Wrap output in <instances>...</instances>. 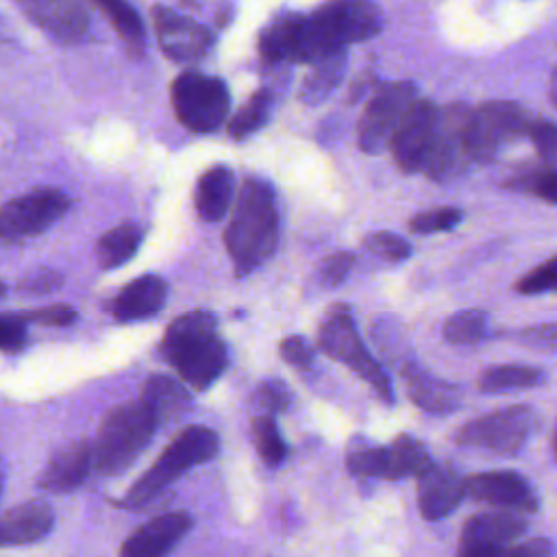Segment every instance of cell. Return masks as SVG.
Segmentation results:
<instances>
[{"label":"cell","mask_w":557,"mask_h":557,"mask_svg":"<svg viewBox=\"0 0 557 557\" xmlns=\"http://www.w3.org/2000/svg\"><path fill=\"white\" fill-rule=\"evenodd\" d=\"M278 233L281 220L272 185L248 176L239 187L233 218L224 231V246L239 276L257 270L274 255Z\"/></svg>","instance_id":"6da1fadb"},{"label":"cell","mask_w":557,"mask_h":557,"mask_svg":"<svg viewBox=\"0 0 557 557\" xmlns=\"http://www.w3.org/2000/svg\"><path fill=\"white\" fill-rule=\"evenodd\" d=\"M159 350L183 383L200 392L211 387L228 366L226 344L209 311H189L170 322Z\"/></svg>","instance_id":"7a4b0ae2"},{"label":"cell","mask_w":557,"mask_h":557,"mask_svg":"<svg viewBox=\"0 0 557 557\" xmlns=\"http://www.w3.org/2000/svg\"><path fill=\"white\" fill-rule=\"evenodd\" d=\"M381 26L383 15L374 0H329L302 17L296 61L318 63L335 57L348 44L379 35Z\"/></svg>","instance_id":"3957f363"},{"label":"cell","mask_w":557,"mask_h":557,"mask_svg":"<svg viewBox=\"0 0 557 557\" xmlns=\"http://www.w3.org/2000/svg\"><path fill=\"white\" fill-rule=\"evenodd\" d=\"M220 450V437L213 429L202 424L185 426L159 455V459L128 487L120 500L126 509H144L154 500L172 481L187 470L211 461Z\"/></svg>","instance_id":"277c9868"},{"label":"cell","mask_w":557,"mask_h":557,"mask_svg":"<svg viewBox=\"0 0 557 557\" xmlns=\"http://www.w3.org/2000/svg\"><path fill=\"white\" fill-rule=\"evenodd\" d=\"M159 429L154 416L141 400H131L111 407L94 444V468L104 476L122 474L150 444Z\"/></svg>","instance_id":"5b68a950"},{"label":"cell","mask_w":557,"mask_h":557,"mask_svg":"<svg viewBox=\"0 0 557 557\" xmlns=\"http://www.w3.org/2000/svg\"><path fill=\"white\" fill-rule=\"evenodd\" d=\"M318 346L324 355L346 363L355 374H359L383 403H394L392 381L383 366L370 355V350L361 342L352 313L346 305H335L326 311L324 320L320 322Z\"/></svg>","instance_id":"8992f818"},{"label":"cell","mask_w":557,"mask_h":557,"mask_svg":"<svg viewBox=\"0 0 557 557\" xmlns=\"http://www.w3.org/2000/svg\"><path fill=\"white\" fill-rule=\"evenodd\" d=\"M537 426L540 416L533 407L513 405L466 422L455 433V442L459 446L487 450L492 455H518Z\"/></svg>","instance_id":"52a82bcc"},{"label":"cell","mask_w":557,"mask_h":557,"mask_svg":"<svg viewBox=\"0 0 557 557\" xmlns=\"http://www.w3.org/2000/svg\"><path fill=\"white\" fill-rule=\"evenodd\" d=\"M172 109L176 120L194 133L218 131L228 115L231 98L222 78L202 72H183L172 83Z\"/></svg>","instance_id":"ba28073f"},{"label":"cell","mask_w":557,"mask_h":557,"mask_svg":"<svg viewBox=\"0 0 557 557\" xmlns=\"http://www.w3.org/2000/svg\"><path fill=\"white\" fill-rule=\"evenodd\" d=\"M70 205V196L54 187H39L9 200L0 207V248L48 231L67 213Z\"/></svg>","instance_id":"9c48e42d"},{"label":"cell","mask_w":557,"mask_h":557,"mask_svg":"<svg viewBox=\"0 0 557 557\" xmlns=\"http://www.w3.org/2000/svg\"><path fill=\"white\" fill-rule=\"evenodd\" d=\"M470 115L472 111L463 102H453L442 109L437 107L433 141L422 168V172H426L433 181L457 178L472 161Z\"/></svg>","instance_id":"30bf717a"},{"label":"cell","mask_w":557,"mask_h":557,"mask_svg":"<svg viewBox=\"0 0 557 557\" xmlns=\"http://www.w3.org/2000/svg\"><path fill=\"white\" fill-rule=\"evenodd\" d=\"M533 117L527 109L507 100L483 102L470 115V154L472 161L490 163L498 152L524 135H529Z\"/></svg>","instance_id":"8fae6325"},{"label":"cell","mask_w":557,"mask_h":557,"mask_svg":"<svg viewBox=\"0 0 557 557\" xmlns=\"http://www.w3.org/2000/svg\"><path fill=\"white\" fill-rule=\"evenodd\" d=\"M418 100V89L409 81L383 85L366 104L359 120V146L368 154H379L392 146L405 115Z\"/></svg>","instance_id":"7c38bea8"},{"label":"cell","mask_w":557,"mask_h":557,"mask_svg":"<svg viewBox=\"0 0 557 557\" xmlns=\"http://www.w3.org/2000/svg\"><path fill=\"white\" fill-rule=\"evenodd\" d=\"M466 496L505 511L533 513L540 509V496L533 483L513 470H490L463 479Z\"/></svg>","instance_id":"4fadbf2b"},{"label":"cell","mask_w":557,"mask_h":557,"mask_svg":"<svg viewBox=\"0 0 557 557\" xmlns=\"http://www.w3.org/2000/svg\"><path fill=\"white\" fill-rule=\"evenodd\" d=\"M157 44L165 57L178 63L198 61L213 48V33L200 22L168 7L152 9Z\"/></svg>","instance_id":"5bb4252c"},{"label":"cell","mask_w":557,"mask_h":557,"mask_svg":"<svg viewBox=\"0 0 557 557\" xmlns=\"http://www.w3.org/2000/svg\"><path fill=\"white\" fill-rule=\"evenodd\" d=\"M24 15L59 44H78L89 30L85 0H15Z\"/></svg>","instance_id":"9a60e30c"},{"label":"cell","mask_w":557,"mask_h":557,"mask_svg":"<svg viewBox=\"0 0 557 557\" xmlns=\"http://www.w3.org/2000/svg\"><path fill=\"white\" fill-rule=\"evenodd\" d=\"M527 520L516 511H487L468 518L461 529L457 557H479L498 546L518 542L527 533Z\"/></svg>","instance_id":"2e32d148"},{"label":"cell","mask_w":557,"mask_h":557,"mask_svg":"<svg viewBox=\"0 0 557 557\" xmlns=\"http://www.w3.org/2000/svg\"><path fill=\"white\" fill-rule=\"evenodd\" d=\"M437 120V107L429 100L418 98L416 104L405 115L400 128L392 139V152L403 172H422Z\"/></svg>","instance_id":"e0dca14e"},{"label":"cell","mask_w":557,"mask_h":557,"mask_svg":"<svg viewBox=\"0 0 557 557\" xmlns=\"http://www.w3.org/2000/svg\"><path fill=\"white\" fill-rule=\"evenodd\" d=\"M194 527L187 511H168L137 527L122 544L120 557H168Z\"/></svg>","instance_id":"ac0fdd59"},{"label":"cell","mask_w":557,"mask_h":557,"mask_svg":"<svg viewBox=\"0 0 557 557\" xmlns=\"http://www.w3.org/2000/svg\"><path fill=\"white\" fill-rule=\"evenodd\" d=\"M463 496V476L448 463L431 461L418 474V507L422 518L431 522L450 516Z\"/></svg>","instance_id":"d6986e66"},{"label":"cell","mask_w":557,"mask_h":557,"mask_svg":"<svg viewBox=\"0 0 557 557\" xmlns=\"http://www.w3.org/2000/svg\"><path fill=\"white\" fill-rule=\"evenodd\" d=\"M94 468V444L89 440H72L57 448L46 461L37 485L41 490L65 494L83 485Z\"/></svg>","instance_id":"ffe728a7"},{"label":"cell","mask_w":557,"mask_h":557,"mask_svg":"<svg viewBox=\"0 0 557 557\" xmlns=\"http://www.w3.org/2000/svg\"><path fill=\"white\" fill-rule=\"evenodd\" d=\"M54 529V509L41 500H26L0 513V548L41 542Z\"/></svg>","instance_id":"44dd1931"},{"label":"cell","mask_w":557,"mask_h":557,"mask_svg":"<svg viewBox=\"0 0 557 557\" xmlns=\"http://www.w3.org/2000/svg\"><path fill=\"white\" fill-rule=\"evenodd\" d=\"M168 298V283L157 274H144L122 287L109 302V313L117 322H137L157 315Z\"/></svg>","instance_id":"7402d4cb"},{"label":"cell","mask_w":557,"mask_h":557,"mask_svg":"<svg viewBox=\"0 0 557 557\" xmlns=\"http://www.w3.org/2000/svg\"><path fill=\"white\" fill-rule=\"evenodd\" d=\"M398 372H400V376L405 381L409 398L422 411H429V413H450V411L461 407L459 389L453 383H448V381L435 376L433 372L424 370L420 363L409 361Z\"/></svg>","instance_id":"603a6c76"},{"label":"cell","mask_w":557,"mask_h":557,"mask_svg":"<svg viewBox=\"0 0 557 557\" xmlns=\"http://www.w3.org/2000/svg\"><path fill=\"white\" fill-rule=\"evenodd\" d=\"M431 463L426 446L407 433H400L394 442L379 446L376 474L374 479L398 481L407 476H418Z\"/></svg>","instance_id":"cb8c5ba5"},{"label":"cell","mask_w":557,"mask_h":557,"mask_svg":"<svg viewBox=\"0 0 557 557\" xmlns=\"http://www.w3.org/2000/svg\"><path fill=\"white\" fill-rule=\"evenodd\" d=\"M139 400L150 409L159 426L176 422L191 407V398L185 385L165 374L148 376L141 387Z\"/></svg>","instance_id":"d4e9b609"},{"label":"cell","mask_w":557,"mask_h":557,"mask_svg":"<svg viewBox=\"0 0 557 557\" xmlns=\"http://www.w3.org/2000/svg\"><path fill=\"white\" fill-rule=\"evenodd\" d=\"M233 170L226 165H213L198 178L194 207L200 220L218 222L226 215L233 200Z\"/></svg>","instance_id":"484cf974"},{"label":"cell","mask_w":557,"mask_h":557,"mask_svg":"<svg viewBox=\"0 0 557 557\" xmlns=\"http://www.w3.org/2000/svg\"><path fill=\"white\" fill-rule=\"evenodd\" d=\"M302 17L305 15L296 11H281L263 26V30L259 33V54L263 61H296V46Z\"/></svg>","instance_id":"4316f807"},{"label":"cell","mask_w":557,"mask_h":557,"mask_svg":"<svg viewBox=\"0 0 557 557\" xmlns=\"http://www.w3.org/2000/svg\"><path fill=\"white\" fill-rule=\"evenodd\" d=\"M94 7L109 20L115 35L122 39L131 57H141L146 48V28L128 0H91Z\"/></svg>","instance_id":"83f0119b"},{"label":"cell","mask_w":557,"mask_h":557,"mask_svg":"<svg viewBox=\"0 0 557 557\" xmlns=\"http://www.w3.org/2000/svg\"><path fill=\"white\" fill-rule=\"evenodd\" d=\"M141 239H144V231L133 222L109 228L96 242L98 265L102 270H113L124 265L128 259L135 257Z\"/></svg>","instance_id":"f1b7e54d"},{"label":"cell","mask_w":557,"mask_h":557,"mask_svg":"<svg viewBox=\"0 0 557 557\" xmlns=\"http://www.w3.org/2000/svg\"><path fill=\"white\" fill-rule=\"evenodd\" d=\"M544 381H546V372L540 368L505 363V366L487 368L479 376V389L483 394H505V392L537 387Z\"/></svg>","instance_id":"f546056e"},{"label":"cell","mask_w":557,"mask_h":557,"mask_svg":"<svg viewBox=\"0 0 557 557\" xmlns=\"http://www.w3.org/2000/svg\"><path fill=\"white\" fill-rule=\"evenodd\" d=\"M346 70V54L339 52L335 57H329L324 61L313 63V70L302 83L300 100L307 104H318L329 98V94L339 85Z\"/></svg>","instance_id":"4dcf8cb0"},{"label":"cell","mask_w":557,"mask_h":557,"mask_svg":"<svg viewBox=\"0 0 557 557\" xmlns=\"http://www.w3.org/2000/svg\"><path fill=\"white\" fill-rule=\"evenodd\" d=\"M252 442H255V448L261 457V461L268 466V468H278L285 459H287V444L276 426V420L274 416H257L252 418Z\"/></svg>","instance_id":"1f68e13d"},{"label":"cell","mask_w":557,"mask_h":557,"mask_svg":"<svg viewBox=\"0 0 557 557\" xmlns=\"http://www.w3.org/2000/svg\"><path fill=\"white\" fill-rule=\"evenodd\" d=\"M270 104H272L270 91H265V89L255 91V94L237 109V113L228 120V135L235 137V139H244V137L257 133V131L268 122Z\"/></svg>","instance_id":"d6a6232c"},{"label":"cell","mask_w":557,"mask_h":557,"mask_svg":"<svg viewBox=\"0 0 557 557\" xmlns=\"http://www.w3.org/2000/svg\"><path fill=\"white\" fill-rule=\"evenodd\" d=\"M487 331V315L481 309H468L450 315L444 324V339L455 346H470L483 339Z\"/></svg>","instance_id":"836d02e7"},{"label":"cell","mask_w":557,"mask_h":557,"mask_svg":"<svg viewBox=\"0 0 557 557\" xmlns=\"http://www.w3.org/2000/svg\"><path fill=\"white\" fill-rule=\"evenodd\" d=\"M507 185L511 189L542 198L544 202L557 205V168H553V165L522 170Z\"/></svg>","instance_id":"e575fe53"},{"label":"cell","mask_w":557,"mask_h":557,"mask_svg":"<svg viewBox=\"0 0 557 557\" xmlns=\"http://www.w3.org/2000/svg\"><path fill=\"white\" fill-rule=\"evenodd\" d=\"M379 446L366 435L357 433L348 440L346 444V468L361 479H374L376 474V457H379Z\"/></svg>","instance_id":"d590c367"},{"label":"cell","mask_w":557,"mask_h":557,"mask_svg":"<svg viewBox=\"0 0 557 557\" xmlns=\"http://www.w3.org/2000/svg\"><path fill=\"white\" fill-rule=\"evenodd\" d=\"M459 222H461V211L457 207H435V209L416 213L409 222V228L418 235H429V233L450 231Z\"/></svg>","instance_id":"8d00e7d4"},{"label":"cell","mask_w":557,"mask_h":557,"mask_svg":"<svg viewBox=\"0 0 557 557\" xmlns=\"http://www.w3.org/2000/svg\"><path fill=\"white\" fill-rule=\"evenodd\" d=\"M292 400H294V394L287 387V383H283L281 379H265L255 389V405L265 416L283 413L292 405Z\"/></svg>","instance_id":"74e56055"},{"label":"cell","mask_w":557,"mask_h":557,"mask_svg":"<svg viewBox=\"0 0 557 557\" xmlns=\"http://www.w3.org/2000/svg\"><path fill=\"white\" fill-rule=\"evenodd\" d=\"M366 248L381 257L383 261H389V263H398V261H405L409 255H411V246L409 242H405L400 235L392 233V231H376V233H370L366 239H363Z\"/></svg>","instance_id":"f35d334b"},{"label":"cell","mask_w":557,"mask_h":557,"mask_svg":"<svg viewBox=\"0 0 557 557\" xmlns=\"http://www.w3.org/2000/svg\"><path fill=\"white\" fill-rule=\"evenodd\" d=\"M516 289L524 296H535V294H546V292H557V255L544 261L542 265L533 268L527 272L518 283Z\"/></svg>","instance_id":"ab89813d"},{"label":"cell","mask_w":557,"mask_h":557,"mask_svg":"<svg viewBox=\"0 0 557 557\" xmlns=\"http://www.w3.org/2000/svg\"><path fill=\"white\" fill-rule=\"evenodd\" d=\"M479 557H555V544L548 537L518 540L505 546H498Z\"/></svg>","instance_id":"60d3db41"},{"label":"cell","mask_w":557,"mask_h":557,"mask_svg":"<svg viewBox=\"0 0 557 557\" xmlns=\"http://www.w3.org/2000/svg\"><path fill=\"white\" fill-rule=\"evenodd\" d=\"M63 281L65 276L59 270L41 268L22 276V281L17 283V292L24 296H44V294L57 292L63 285Z\"/></svg>","instance_id":"b9f144b4"},{"label":"cell","mask_w":557,"mask_h":557,"mask_svg":"<svg viewBox=\"0 0 557 557\" xmlns=\"http://www.w3.org/2000/svg\"><path fill=\"white\" fill-rule=\"evenodd\" d=\"M529 137L533 139L540 157L546 165L557 168V124L548 120H533Z\"/></svg>","instance_id":"7bdbcfd3"},{"label":"cell","mask_w":557,"mask_h":557,"mask_svg":"<svg viewBox=\"0 0 557 557\" xmlns=\"http://www.w3.org/2000/svg\"><path fill=\"white\" fill-rule=\"evenodd\" d=\"M26 324H39V326H70L76 320V309L70 305H50L35 311L20 313Z\"/></svg>","instance_id":"ee69618b"},{"label":"cell","mask_w":557,"mask_h":557,"mask_svg":"<svg viewBox=\"0 0 557 557\" xmlns=\"http://www.w3.org/2000/svg\"><path fill=\"white\" fill-rule=\"evenodd\" d=\"M26 322L20 313H0V350L17 352L26 344Z\"/></svg>","instance_id":"f6af8a7d"},{"label":"cell","mask_w":557,"mask_h":557,"mask_svg":"<svg viewBox=\"0 0 557 557\" xmlns=\"http://www.w3.org/2000/svg\"><path fill=\"white\" fill-rule=\"evenodd\" d=\"M278 352H281V359L287 361L289 366L298 368V370H305V368H311L313 359H315V350L313 346L302 337V335H289L281 342L278 346Z\"/></svg>","instance_id":"bcb514c9"},{"label":"cell","mask_w":557,"mask_h":557,"mask_svg":"<svg viewBox=\"0 0 557 557\" xmlns=\"http://www.w3.org/2000/svg\"><path fill=\"white\" fill-rule=\"evenodd\" d=\"M352 263H355V255L352 252H346V250L333 252L331 257H326L320 263V270H318L320 283H324L326 287H335V285L344 283V278L348 276Z\"/></svg>","instance_id":"7dc6e473"},{"label":"cell","mask_w":557,"mask_h":557,"mask_svg":"<svg viewBox=\"0 0 557 557\" xmlns=\"http://www.w3.org/2000/svg\"><path fill=\"white\" fill-rule=\"evenodd\" d=\"M518 342L529 348H535V350L557 352V322H546V324H535V326L522 329L518 333Z\"/></svg>","instance_id":"c3c4849f"},{"label":"cell","mask_w":557,"mask_h":557,"mask_svg":"<svg viewBox=\"0 0 557 557\" xmlns=\"http://www.w3.org/2000/svg\"><path fill=\"white\" fill-rule=\"evenodd\" d=\"M550 100H553L555 107H557V70L553 72V78H550Z\"/></svg>","instance_id":"681fc988"},{"label":"cell","mask_w":557,"mask_h":557,"mask_svg":"<svg viewBox=\"0 0 557 557\" xmlns=\"http://www.w3.org/2000/svg\"><path fill=\"white\" fill-rule=\"evenodd\" d=\"M553 453H555V459H557V429H555V435H553Z\"/></svg>","instance_id":"f907efd6"},{"label":"cell","mask_w":557,"mask_h":557,"mask_svg":"<svg viewBox=\"0 0 557 557\" xmlns=\"http://www.w3.org/2000/svg\"><path fill=\"white\" fill-rule=\"evenodd\" d=\"M4 294H7V285H4V283H2V281H0V298H2V296H4Z\"/></svg>","instance_id":"816d5d0a"},{"label":"cell","mask_w":557,"mask_h":557,"mask_svg":"<svg viewBox=\"0 0 557 557\" xmlns=\"http://www.w3.org/2000/svg\"><path fill=\"white\" fill-rule=\"evenodd\" d=\"M0 494H2V466H0Z\"/></svg>","instance_id":"f5cc1de1"}]
</instances>
